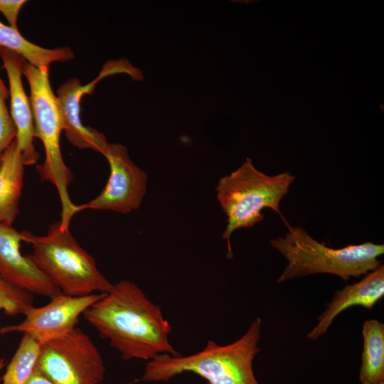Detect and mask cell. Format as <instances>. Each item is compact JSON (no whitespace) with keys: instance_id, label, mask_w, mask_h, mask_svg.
<instances>
[{"instance_id":"6da1fadb","label":"cell","mask_w":384,"mask_h":384,"mask_svg":"<svg viewBox=\"0 0 384 384\" xmlns=\"http://www.w3.org/2000/svg\"><path fill=\"white\" fill-rule=\"evenodd\" d=\"M83 317L124 360L178 356L169 341L171 327L161 308L132 282L112 284Z\"/></svg>"},{"instance_id":"7a4b0ae2","label":"cell","mask_w":384,"mask_h":384,"mask_svg":"<svg viewBox=\"0 0 384 384\" xmlns=\"http://www.w3.org/2000/svg\"><path fill=\"white\" fill-rule=\"evenodd\" d=\"M262 320L255 318L237 341L220 346L208 341L204 349L187 356L161 354L149 361L142 381H168L185 372L194 373L208 384H260L252 368L260 351Z\"/></svg>"},{"instance_id":"3957f363","label":"cell","mask_w":384,"mask_h":384,"mask_svg":"<svg viewBox=\"0 0 384 384\" xmlns=\"http://www.w3.org/2000/svg\"><path fill=\"white\" fill-rule=\"evenodd\" d=\"M284 237L270 240L288 264L277 278V283L315 274H332L347 282L361 277L381 265L378 257L384 253L383 244L366 242L341 248L327 247L311 237L302 228L285 223Z\"/></svg>"},{"instance_id":"277c9868","label":"cell","mask_w":384,"mask_h":384,"mask_svg":"<svg viewBox=\"0 0 384 384\" xmlns=\"http://www.w3.org/2000/svg\"><path fill=\"white\" fill-rule=\"evenodd\" d=\"M23 242L31 244L28 256L63 294L85 296L105 294L112 284L98 270L95 259L60 221L50 225L45 235L21 232Z\"/></svg>"},{"instance_id":"5b68a950","label":"cell","mask_w":384,"mask_h":384,"mask_svg":"<svg viewBox=\"0 0 384 384\" xmlns=\"http://www.w3.org/2000/svg\"><path fill=\"white\" fill-rule=\"evenodd\" d=\"M22 73L30 87V102L32 109L35 137L43 143L46 158L36 171L41 179L54 185L61 205L60 223L69 228L73 217L83 210V206L73 203L68 187L73 179V174L65 164L60 150L62 117L57 97L52 91L49 80V68H38L23 58Z\"/></svg>"},{"instance_id":"8992f818","label":"cell","mask_w":384,"mask_h":384,"mask_svg":"<svg viewBox=\"0 0 384 384\" xmlns=\"http://www.w3.org/2000/svg\"><path fill=\"white\" fill-rule=\"evenodd\" d=\"M294 179L289 172L265 174L247 157L238 169L219 180L215 190L217 200L227 216L222 238L227 242L228 256L233 257L231 235L237 229L250 228L262 221L263 209L274 210L287 223L280 212L279 203Z\"/></svg>"},{"instance_id":"52a82bcc","label":"cell","mask_w":384,"mask_h":384,"mask_svg":"<svg viewBox=\"0 0 384 384\" xmlns=\"http://www.w3.org/2000/svg\"><path fill=\"white\" fill-rule=\"evenodd\" d=\"M35 370L53 384H101L105 367L90 336L75 327L42 343Z\"/></svg>"},{"instance_id":"ba28073f","label":"cell","mask_w":384,"mask_h":384,"mask_svg":"<svg viewBox=\"0 0 384 384\" xmlns=\"http://www.w3.org/2000/svg\"><path fill=\"white\" fill-rule=\"evenodd\" d=\"M102 154L109 163L110 176L100 193L83 204L84 209L122 214L138 209L146 193V173L132 161L127 148L121 144L109 143Z\"/></svg>"},{"instance_id":"9c48e42d","label":"cell","mask_w":384,"mask_h":384,"mask_svg":"<svg viewBox=\"0 0 384 384\" xmlns=\"http://www.w3.org/2000/svg\"><path fill=\"white\" fill-rule=\"evenodd\" d=\"M102 294L70 296L61 293L50 299L46 305L40 307L33 306L26 312L22 321L1 328L0 334H29L43 343L74 329L80 316L98 301Z\"/></svg>"},{"instance_id":"30bf717a","label":"cell","mask_w":384,"mask_h":384,"mask_svg":"<svg viewBox=\"0 0 384 384\" xmlns=\"http://www.w3.org/2000/svg\"><path fill=\"white\" fill-rule=\"evenodd\" d=\"M21 242V232L0 223V276L14 286L50 299L61 294L28 255H22Z\"/></svg>"},{"instance_id":"8fae6325","label":"cell","mask_w":384,"mask_h":384,"mask_svg":"<svg viewBox=\"0 0 384 384\" xmlns=\"http://www.w3.org/2000/svg\"><path fill=\"white\" fill-rule=\"evenodd\" d=\"M0 58L9 80L10 114L17 130V144L22 153L24 165H33L40 155L33 144L35 129L31 102L22 82V58L3 47H0Z\"/></svg>"},{"instance_id":"7c38bea8","label":"cell","mask_w":384,"mask_h":384,"mask_svg":"<svg viewBox=\"0 0 384 384\" xmlns=\"http://www.w3.org/2000/svg\"><path fill=\"white\" fill-rule=\"evenodd\" d=\"M384 297V266L381 264L359 282L335 291L316 326L306 335L315 341L326 334L334 320L343 311L360 306L371 309Z\"/></svg>"},{"instance_id":"4fadbf2b","label":"cell","mask_w":384,"mask_h":384,"mask_svg":"<svg viewBox=\"0 0 384 384\" xmlns=\"http://www.w3.org/2000/svg\"><path fill=\"white\" fill-rule=\"evenodd\" d=\"M100 80L97 78L87 85H82L77 78H71L57 90L63 131L68 140L79 149H92L102 153L109 144L105 137L91 127H85L80 117V102L85 94H91Z\"/></svg>"},{"instance_id":"5bb4252c","label":"cell","mask_w":384,"mask_h":384,"mask_svg":"<svg viewBox=\"0 0 384 384\" xmlns=\"http://www.w3.org/2000/svg\"><path fill=\"white\" fill-rule=\"evenodd\" d=\"M24 166L15 139L5 151L0 166V223L12 225L18 213Z\"/></svg>"},{"instance_id":"9a60e30c","label":"cell","mask_w":384,"mask_h":384,"mask_svg":"<svg viewBox=\"0 0 384 384\" xmlns=\"http://www.w3.org/2000/svg\"><path fill=\"white\" fill-rule=\"evenodd\" d=\"M0 47L9 49L38 68H49L55 62H65L74 58L70 48H45L28 41L18 28L0 21Z\"/></svg>"},{"instance_id":"2e32d148","label":"cell","mask_w":384,"mask_h":384,"mask_svg":"<svg viewBox=\"0 0 384 384\" xmlns=\"http://www.w3.org/2000/svg\"><path fill=\"white\" fill-rule=\"evenodd\" d=\"M362 336L358 380L361 384H384V324L377 319L366 320Z\"/></svg>"},{"instance_id":"e0dca14e","label":"cell","mask_w":384,"mask_h":384,"mask_svg":"<svg viewBox=\"0 0 384 384\" xmlns=\"http://www.w3.org/2000/svg\"><path fill=\"white\" fill-rule=\"evenodd\" d=\"M42 343L29 334H23L7 366L2 384H26L35 371Z\"/></svg>"},{"instance_id":"ac0fdd59","label":"cell","mask_w":384,"mask_h":384,"mask_svg":"<svg viewBox=\"0 0 384 384\" xmlns=\"http://www.w3.org/2000/svg\"><path fill=\"white\" fill-rule=\"evenodd\" d=\"M33 306V294L11 284L0 276V311L10 316L24 315Z\"/></svg>"},{"instance_id":"d6986e66","label":"cell","mask_w":384,"mask_h":384,"mask_svg":"<svg viewBox=\"0 0 384 384\" xmlns=\"http://www.w3.org/2000/svg\"><path fill=\"white\" fill-rule=\"evenodd\" d=\"M9 95V90L0 78V166L5 151L16 139L17 135L16 125L6 103Z\"/></svg>"},{"instance_id":"ffe728a7","label":"cell","mask_w":384,"mask_h":384,"mask_svg":"<svg viewBox=\"0 0 384 384\" xmlns=\"http://www.w3.org/2000/svg\"><path fill=\"white\" fill-rule=\"evenodd\" d=\"M118 73L127 74L132 80L136 81H142L144 79L143 72L140 69L133 66L126 59L107 61L102 67L98 78L101 80L107 76Z\"/></svg>"},{"instance_id":"44dd1931","label":"cell","mask_w":384,"mask_h":384,"mask_svg":"<svg viewBox=\"0 0 384 384\" xmlns=\"http://www.w3.org/2000/svg\"><path fill=\"white\" fill-rule=\"evenodd\" d=\"M25 0H0V12L5 16L10 26L17 28L18 14Z\"/></svg>"},{"instance_id":"7402d4cb","label":"cell","mask_w":384,"mask_h":384,"mask_svg":"<svg viewBox=\"0 0 384 384\" xmlns=\"http://www.w3.org/2000/svg\"><path fill=\"white\" fill-rule=\"evenodd\" d=\"M26 384H53L36 370Z\"/></svg>"},{"instance_id":"603a6c76","label":"cell","mask_w":384,"mask_h":384,"mask_svg":"<svg viewBox=\"0 0 384 384\" xmlns=\"http://www.w3.org/2000/svg\"><path fill=\"white\" fill-rule=\"evenodd\" d=\"M4 365H5V360H4V358H1V359H0V371H1V369L4 367Z\"/></svg>"}]
</instances>
